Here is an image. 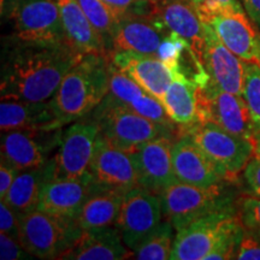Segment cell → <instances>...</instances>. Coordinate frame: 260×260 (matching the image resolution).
I'll use <instances>...</instances> for the list:
<instances>
[{
  "label": "cell",
  "instance_id": "cell-1",
  "mask_svg": "<svg viewBox=\"0 0 260 260\" xmlns=\"http://www.w3.org/2000/svg\"><path fill=\"white\" fill-rule=\"evenodd\" d=\"M82 56L68 44L17 40L3 61L2 99L48 102L68 71Z\"/></svg>",
  "mask_w": 260,
  "mask_h": 260
},
{
  "label": "cell",
  "instance_id": "cell-2",
  "mask_svg": "<svg viewBox=\"0 0 260 260\" xmlns=\"http://www.w3.org/2000/svg\"><path fill=\"white\" fill-rule=\"evenodd\" d=\"M109 57L83 54L68 71L51 99L61 125L89 116L110 92Z\"/></svg>",
  "mask_w": 260,
  "mask_h": 260
},
{
  "label": "cell",
  "instance_id": "cell-3",
  "mask_svg": "<svg viewBox=\"0 0 260 260\" xmlns=\"http://www.w3.org/2000/svg\"><path fill=\"white\" fill-rule=\"evenodd\" d=\"M89 116L110 144L126 152H134L140 145L161 136L178 138V128L159 124L139 115L110 92Z\"/></svg>",
  "mask_w": 260,
  "mask_h": 260
},
{
  "label": "cell",
  "instance_id": "cell-4",
  "mask_svg": "<svg viewBox=\"0 0 260 260\" xmlns=\"http://www.w3.org/2000/svg\"><path fill=\"white\" fill-rule=\"evenodd\" d=\"M180 134H188L203 149L228 183H236L255 155V142L226 132L211 121L198 123Z\"/></svg>",
  "mask_w": 260,
  "mask_h": 260
},
{
  "label": "cell",
  "instance_id": "cell-5",
  "mask_svg": "<svg viewBox=\"0 0 260 260\" xmlns=\"http://www.w3.org/2000/svg\"><path fill=\"white\" fill-rule=\"evenodd\" d=\"M83 230L76 219L35 210L19 216V241L32 256L59 259Z\"/></svg>",
  "mask_w": 260,
  "mask_h": 260
},
{
  "label": "cell",
  "instance_id": "cell-6",
  "mask_svg": "<svg viewBox=\"0 0 260 260\" xmlns=\"http://www.w3.org/2000/svg\"><path fill=\"white\" fill-rule=\"evenodd\" d=\"M225 184L199 187L176 182L159 193L162 216L180 230L194 220L224 209L235 207L232 194L225 191Z\"/></svg>",
  "mask_w": 260,
  "mask_h": 260
},
{
  "label": "cell",
  "instance_id": "cell-7",
  "mask_svg": "<svg viewBox=\"0 0 260 260\" xmlns=\"http://www.w3.org/2000/svg\"><path fill=\"white\" fill-rule=\"evenodd\" d=\"M99 133V126L90 117L73 123L63 133L59 147L45 168L46 181L88 177Z\"/></svg>",
  "mask_w": 260,
  "mask_h": 260
},
{
  "label": "cell",
  "instance_id": "cell-8",
  "mask_svg": "<svg viewBox=\"0 0 260 260\" xmlns=\"http://www.w3.org/2000/svg\"><path fill=\"white\" fill-rule=\"evenodd\" d=\"M11 17L17 40L45 45L68 44L57 0H14Z\"/></svg>",
  "mask_w": 260,
  "mask_h": 260
},
{
  "label": "cell",
  "instance_id": "cell-9",
  "mask_svg": "<svg viewBox=\"0 0 260 260\" xmlns=\"http://www.w3.org/2000/svg\"><path fill=\"white\" fill-rule=\"evenodd\" d=\"M162 217L159 194L136 187L125 193L115 225L124 245L134 252L157 230Z\"/></svg>",
  "mask_w": 260,
  "mask_h": 260
},
{
  "label": "cell",
  "instance_id": "cell-10",
  "mask_svg": "<svg viewBox=\"0 0 260 260\" xmlns=\"http://www.w3.org/2000/svg\"><path fill=\"white\" fill-rule=\"evenodd\" d=\"M61 136V129L10 130L2 135V157L19 171L45 168L59 147Z\"/></svg>",
  "mask_w": 260,
  "mask_h": 260
},
{
  "label": "cell",
  "instance_id": "cell-11",
  "mask_svg": "<svg viewBox=\"0 0 260 260\" xmlns=\"http://www.w3.org/2000/svg\"><path fill=\"white\" fill-rule=\"evenodd\" d=\"M201 118L211 121L232 134L255 142V132L249 110L242 95L226 92L209 80L200 87Z\"/></svg>",
  "mask_w": 260,
  "mask_h": 260
},
{
  "label": "cell",
  "instance_id": "cell-12",
  "mask_svg": "<svg viewBox=\"0 0 260 260\" xmlns=\"http://www.w3.org/2000/svg\"><path fill=\"white\" fill-rule=\"evenodd\" d=\"M89 175L98 188L129 191L140 187L139 174L132 152L110 144L99 133L95 151L90 162Z\"/></svg>",
  "mask_w": 260,
  "mask_h": 260
},
{
  "label": "cell",
  "instance_id": "cell-13",
  "mask_svg": "<svg viewBox=\"0 0 260 260\" xmlns=\"http://www.w3.org/2000/svg\"><path fill=\"white\" fill-rule=\"evenodd\" d=\"M235 213L236 207L216 211L177 230L170 259L205 260Z\"/></svg>",
  "mask_w": 260,
  "mask_h": 260
},
{
  "label": "cell",
  "instance_id": "cell-14",
  "mask_svg": "<svg viewBox=\"0 0 260 260\" xmlns=\"http://www.w3.org/2000/svg\"><path fill=\"white\" fill-rule=\"evenodd\" d=\"M175 140L161 136L140 145L132 152L138 168L140 187L159 194L165 188L178 182L171 155Z\"/></svg>",
  "mask_w": 260,
  "mask_h": 260
},
{
  "label": "cell",
  "instance_id": "cell-15",
  "mask_svg": "<svg viewBox=\"0 0 260 260\" xmlns=\"http://www.w3.org/2000/svg\"><path fill=\"white\" fill-rule=\"evenodd\" d=\"M201 63L210 80L226 92L242 95L245 61L220 41L210 24L205 23Z\"/></svg>",
  "mask_w": 260,
  "mask_h": 260
},
{
  "label": "cell",
  "instance_id": "cell-16",
  "mask_svg": "<svg viewBox=\"0 0 260 260\" xmlns=\"http://www.w3.org/2000/svg\"><path fill=\"white\" fill-rule=\"evenodd\" d=\"M148 16L169 31L177 32L189 41L194 54L201 61L205 42V23L191 0H155L151 2Z\"/></svg>",
  "mask_w": 260,
  "mask_h": 260
},
{
  "label": "cell",
  "instance_id": "cell-17",
  "mask_svg": "<svg viewBox=\"0 0 260 260\" xmlns=\"http://www.w3.org/2000/svg\"><path fill=\"white\" fill-rule=\"evenodd\" d=\"M210 24L220 41L247 63L260 65V30L245 11H228L210 18Z\"/></svg>",
  "mask_w": 260,
  "mask_h": 260
},
{
  "label": "cell",
  "instance_id": "cell-18",
  "mask_svg": "<svg viewBox=\"0 0 260 260\" xmlns=\"http://www.w3.org/2000/svg\"><path fill=\"white\" fill-rule=\"evenodd\" d=\"M172 165L178 182L199 187L228 184L218 169L188 134H180L171 149Z\"/></svg>",
  "mask_w": 260,
  "mask_h": 260
},
{
  "label": "cell",
  "instance_id": "cell-19",
  "mask_svg": "<svg viewBox=\"0 0 260 260\" xmlns=\"http://www.w3.org/2000/svg\"><path fill=\"white\" fill-rule=\"evenodd\" d=\"M168 31L151 16L128 14L117 22L111 38V52L128 51L155 56Z\"/></svg>",
  "mask_w": 260,
  "mask_h": 260
},
{
  "label": "cell",
  "instance_id": "cell-20",
  "mask_svg": "<svg viewBox=\"0 0 260 260\" xmlns=\"http://www.w3.org/2000/svg\"><path fill=\"white\" fill-rule=\"evenodd\" d=\"M172 81L161 99L169 118L178 126V135L183 130L203 122L200 104V84L182 71H175Z\"/></svg>",
  "mask_w": 260,
  "mask_h": 260
},
{
  "label": "cell",
  "instance_id": "cell-21",
  "mask_svg": "<svg viewBox=\"0 0 260 260\" xmlns=\"http://www.w3.org/2000/svg\"><path fill=\"white\" fill-rule=\"evenodd\" d=\"M109 59L142 88L161 102L172 81L170 69L161 60L155 56H146L128 51H113L110 53Z\"/></svg>",
  "mask_w": 260,
  "mask_h": 260
},
{
  "label": "cell",
  "instance_id": "cell-22",
  "mask_svg": "<svg viewBox=\"0 0 260 260\" xmlns=\"http://www.w3.org/2000/svg\"><path fill=\"white\" fill-rule=\"evenodd\" d=\"M109 77L110 93L125 105H128L133 111L159 124L170 126V128H178L169 118L160 100L149 94L132 77L119 70L111 60L109 61Z\"/></svg>",
  "mask_w": 260,
  "mask_h": 260
},
{
  "label": "cell",
  "instance_id": "cell-23",
  "mask_svg": "<svg viewBox=\"0 0 260 260\" xmlns=\"http://www.w3.org/2000/svg\"><path fill=\"white\" fill-rule=\"evenodd\" d=\"M63 125L48 102H27L21 99H2L0 129L2 133L17 129L54 130Z\"/></svg>",
  "mask_w": 260,
  "mask_h": 260
},
{
  "label": "cell",
  "instance_id": "cell-24",
  "mask_svg": "<svg viewBox=\"0 0 260 260\" xmlns=\"http://www.w3.org/2000/svg\"><path fill=\"white\" fill-rule=\"evenodd\" d=\"M133 255L117 228L83 230L77 241L60 255L69 260H122Z\"/></svg>",
  "mask_w": 260,
  "mask_h": 260
},
{
  "label": "cell",
  "instance_id": "cell-25",
  "mask_svg": "<svg viewBox=\"0 0 260 260\" xmlns=\"http://www.w3.org/2000/svg\"><path fill=\"white\" fill-rule=\"evenodd\" d=\"M93 188L90 175L81 180L46 181L42 186L37 210L75 218Z\"/></svg>",
  "mask_w": 260,
  "mask_h": 260
},
{
  "label": "cell",
  "instance_id": "cell-26",
  "mask_svg": "<svg viewBox=\"0 0 260 260\" xmlns=\"http://www.w3.org/2000/svg\"><path fill=\"white\" fill-rule=\"evenodd\" d=\"M68 44L80 54L109 57L102 37L93 27L77 0H57Z\"/></svg>",
  "mask_w": 260,
  "mask_h": 260
},
{
  "label": "cell",
  "instance_id": "cell-27",
  "mask_svg": "<svg viewBox=\"0 0 260 260\" xmlns=\"http://www.w3.org/2000/svg\"><path fill=\"white\" fill-rule=\"evenodd\" d=\"M124 195L125 191L94 186L92 193L75 217L79 226L82 230H90L115 225Z\"/></svg>",
  "mask_w": 260,
  "mask_h": 260
},
{
  "label": "cell",
  "instance_id": "cell-28",
  "mask_svg": "<svg viewBox=\"0 0 260 260\" xmlns=\"http://www.w3.org/2000/svg\"><path fill=\"white\" fill-rule=\"evenodd\" d=\"M45 168L19 172L3 199L18 216L38 209L42 186L46 182Z\"/></svg>",
  "mask_w": 260,
  "mask_h": 260
},
{
  "label": "cell",
  "instance_id": "cell-29",
  "mask_svg": "<svg viewBox=\"0 0 260 260\" xmlns=\"http://www.w3.org/2000/svg\"><path fill=\"white\" fill-rule=\"evenodd\" d=\"M174 229L170 220H161L157 230L133 252V258L139 260L170 259L175 241Z\"/></svg>",
  "mask_w": 260,
  "mask_h": 260
},
{
  "label": "cell",
  "instance_id": "cell-30",
  "mask_svg": "<svg viewBox=\"0 0 260 260\" xmlns=\"http://www.w3.org/2000/svg\"><path fill=\"white\" fill-rule=\"evenodd\" d=\"M77 3L83 10L90 23L93 24V27L102 37L110 57L112 32L115 30L118 18L103 0H77Z\"/></svg>",
  "mask_w": 260,
  "mask_h": 260
},
{
  "label": "cell",
  "instance_id": "cell-31",
  "mask_svg": "<svg viewBox=\"0 0 260 260\" xmlns=\"http://www.w3.org/2000/svg\"><path fill=\"white\" fill-rule=\"evenodd\" d=\"M189 53H194L189 41L177 32L168 31L159 45L155 57L170 69L171 73L181 71L183 60Z\"/></svg>",
  "mask_w": 260,
  "mask_h": 260
},
{
  "label": "cell",
  "instance_id": "cell-32",
  "mask_svg": "<svg viewBox=\"0 0 260 260\" xmlns=\"http://www.w3.org/2000/svg\"><path fill=\"white\" fill-rule=\"evenodd\" d=\"M242 96L251 115L255 138L260 135V65L245 61Z\"/></svg>",
  "mask_w": 260,
  "mask_h": 260
},
{
  "label": "cell",
  "instance_id": "cell-33",
  "mask_svg": "<svg viewBox=\"0 0 260 260\" xmlns=\"http://www.w3.org/2000/svg\"><path fill=\"white\" fill-rule=\"evenodd\" d=\"M237 210L245 230L260 235V198L245 195L240 199Z\"/></svg>",
  "mask_w": 260,
  "mask_h": 260
},
{
  "label": "cell",
  "instance_id": "cell-34",
  "mask_svg": "<svg viewBox=\"0 0 260 260\" xmlns=\"http://www.w3.org/2000/svg\"><path fill=\"white\" fill-rule=\"evenodd\" d=\"M191 3L204 23L223 12L243 10L239 0H191Z\"/></svg>",
  "mask_w": 260,
  "mask_h": 260
},
{
  "label": "cell",
  "instance_id": "cell-35",
  "mask_svg": "<svg viewBox=\"0 0 260 260\" xmlns=\"http://www.w3.org/2000/svg\"><path fill=\"white\" fill-rule=\"evenodd\" d=\"M111 9L117 18H122L128 14L147 15L151 0H103Z\"/></svg>",
  "mask_w": 260,
  "mask_h": 260
},
{
  "label": "cell",
  "instance_id": "cell-36",
  "mask_svg": "<svg viewBox=\"0 0 260 260\" xmlns=\"http://www.w3.org/2000/svg\"><path fill=\"white\" fill-rule=\"evenodd\" d=\"M31 258L32 255L27 252L18 239H15L4 233L0 234V259L18 260Z\"/></svg>",
  "mask_w": 260,
  "mask_h": 260
},
{
  "label": "cell",
  "instance_id": "cell-37",
  "mask_svg": "<svg viewBox=\"0 0 260 260\" xmlns=\"http://www.w3.org/2000/svg\"><path fill=\"white\" fill-rule=\"evenodd\" d=\"M236 259L260 260V235L245 230Z\"/></svg>",
  "mask_w": 260,
  "mask_h": 260
},
{
  "label": "cell",
  "instance_id": "cell-38",
  "mask_svg": "<svg viewBox=\"0 0 260 260\" xmlns=\"http://www.w3.org/2000/svg\"><path fill=\"white\" fill-rule=\"evenodd\" d=\"M0 230L19 240V216L3 200L0 203Z\"/></svg>",
  "mask_w": 260,
  "mask_h": 260
},
{
  "label": "cell",
  "instance_id": "cell-39",
  "mask_svg": "<svg viewBox=\"0 0 260 260\" xmlns=\"http://www.w3.org/2000/svg\"><path fill=\"white\" fill-rule=\"evenodd\" d=\"M243 177L253 195L260 198V155H254L243 171Z\"/></svg>",
  "mask_w": 260,
  "mask_h": 260
},
{
  "label": "cell",
  "instance_id": "cell-40",
  "mask_svg": "<svg viewBox=\"0 0 260 260\" xmlns=\"http://www.w3.org/2000/svg\"><path fill=\"white\" fill-rule=\"evenodd\" d=\"M19 172L21 171L18 169H16L11 162H9L4 157H2V161H0V197H2V200L8 194Z\"/></svg>",
  "mask_w": 260,
  "mask_h": 260
},
{
  "label": "cell",
  "instance_id": "cell-41",
  "mask_svg": "<svg viewBox=\"0 0 260 260\" xmlns=\"http://www.w3.org/2000/svg\"><path fill=\"white\" fill-rule=\"evenodd\" d=\"M246 12L260 30V0H243Z\"/></svg>",
  "mask_w": 260,
  "mask_h": 260
},
{
  "label": "cell",
  "instance_id": "cell-42",
  "mask_svg": "<svg viewBox=\"0 0 260 260\" xmlns=\"http://www.w3.org/2000/svg\"><path fill=\"white\" fill-rule=\"evenodd\" d=\"M255 154L260 155V135L255 138Z\"/></svg>",
  "mask_w": 260,
  "mask_h": 260
},
{
  "label": "cell",
  "instance_id": "cell-43",
  "mask_svg": "<svg viewBox=\"0 0 260 260\" xmlns=\"http://www.w3.org/2000/svg\"><path fill=\"white\" fill-rule=\"evenodd\" d=\"M151 2H155V0H151Z\"/></svg>",
  "mask_w": 260,
  "mask_h": 260
}]
</instances>
